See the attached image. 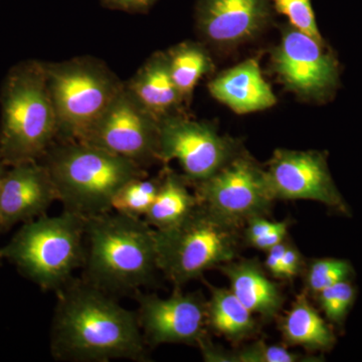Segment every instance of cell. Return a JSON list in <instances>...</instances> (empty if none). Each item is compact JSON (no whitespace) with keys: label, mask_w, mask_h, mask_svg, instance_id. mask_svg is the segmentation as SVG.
I'll use <instances>...</instances> for the list:
<instances>
[{"label":"cell","mask_w":362,"mask_h":362,"mask_svg":"<svg viewBox=\"0 0 362 362\" xmlns=\"http://www.w3.org/2000/svg\"><path fill=\"white\" fill-rule=\"evenodd\" d=\"M57 294L51 351L57 361H146L147 344L136 312L81 279H71Z\"/></svg>","instance_id":"cell-1"},{"label":"cell","mask_w":362,"mask_h":362,"mask_svg":"<svg viewBox=\"0 0 362 362\" xmlns=\"http://www.w3.org/2000/svg\"><path fill=\"white\" fill-rule=\"evenodd\" d=\"M83 280L108 294L134 293L156 278V230L111 211L87 218Z\"/></svg>","instance_id":"cell-2"},{"label":"cell","mask_w":362,"mask_h":362,"mask_svg":"<svg viewBox=\"0 0 362 362\" xmlns=\"http://www.w3.org/2000/svg\"><path fill=\"white\" fill-rule=\"evenodd\" d=\"M0 162L40 161L58 136L45 64L26 61L7 74L0 92Z\"/></svg>","instance_id":"cell-3"},{"label":"cell","mask_w":362,"mask_h":362,"mask_svg":"<svg viewBox=\"0 0 362 362\" xmlns=\"http://www.w3.org/2000/svg\"><path fill=\"white\" fill-rule=\"evenodd\" d=\"M40 160L54 181L64 211L85 218L111 211L118 190L145 175L134 161L78 141L52 144Z\"/></svg>","instance_id":"cell-4"},{"label":"cell","mask_w":362,"mask_h":362,"mask_svg":"<svg viewBox=\"0 0 362 362\" xmlns=\"http://www.w3.org/2000/svg\"><path fill=\"white\" fill-rule=\"evenodd\" d=\"M86 221L68 211L44 214L23 223L0 252L40 289L58 292L84 266Z\"/></svg>","instance_id":"cell-5"},{"label":"cell","mask_w":362,"mask_h":362,"mask_svg":"<svg viewBox=\"0 0 362 362\" xmlns=\"http://www.w3.org/2000/svg\"><path fill=\"white\" fill-rule=\"evenodd\" d=\"M156 243L158 271L180 288L237 258L239 228L199 204L178 225L156 230Z\"/></svg>","instance_id":"cell-6"},{"label":"cell","mask_w":362,"mask_h":362,"mask_svg":"<svg viewBox=\"0 0 362 362\" xmlns=\"http://www.w3.org/2000/svg\"><path fill=\"white\" fill-rule=\"evenodd\" d=\"M47 85L64 141H81L123 86L104 66L88 59L45 64Z\"/></svg>","instance_id":"cell-7"},{"label":"cell","mask_w":362,"mask_h":362,"mask_svg":"<svg viewBox=\"0 0 362 362\" xmlns=\"http://www.w3.org/2000/svg\"><path fill=\"white\" fill-rule=\"evenodd\" d=\"M195 185L202 206L239 228L255 216H266L275 202L267 185L265 169L246 156H235L218 173Z\"/></svg>","instance_id":"cell-8"},{"label":"cell","mask_w":362,"mask_h":362,"mask_svg":"<svg viewBox=\"0 0 362 362\" xmlns=\"http://www.w3.org/2000/svg\"><path fill=\"white\" fill-rule=\"evenodd\" d=\"M159 121L122 88L81 141L130 159L140 166L158 160Z\"/></svg>","instance_id":"cell-9"},{"label":"cell","mask_w":362,"mask_h":362,"mask_svg":"<svg viewBox=\"0 0 362 362\" xmlns=\"http://www.w3.org/2000/svg\"><path fill=\"white\" fill-rule=\"evenodd\" d=\"M235 156V143L207 124L180 117L159 121L158 160L177 161L187 180H207Z\"/></svg>","instance_id":"cell-10"},{"label":"cell","mask_w":362,"mask_h":362,"mask_svg":"<svg viewBox=\"0 0 362 362\" xmlns=\"http://www.w3.org/2000/svg\"><path fill=\"white\" fill-rule=\"evenodd\" d=\"M265 175L275 201L317 202L344 216L350 214L323 152L276 150Z\"/></svg>","instance_id":"cell-11"},{"label":"cell","mask_w":362,"mask_h":362,"mask_svg":"<svg viewBox=\"0 0 362 362\" xmlns=\"http://www.w3.org/2000/svg\"><path fill=\"white\" fill-rule=\"evenodd\" d=\"M272 68L288 89L312 99L332 96L339 84V64L324 42L293 26L274 49Z\"/></svg>","instance_id":"cell-12"},{"label":"cell","mask_w":362,"mask_h":362,"mask_svg":"<svg viewBox=\"0 0 362 362\" xmlns=\"http://www.w3.org/2000/svg\"><path fill=\"white\" fill-rule=\"evenodd\" d=\"M138 323L147 346L168 343L197 345L207 334V301L201 292L182 293L180 288L168 298L134 292Z\"/></svg>","instance_id":"cell-13"},{"label":"cell","mask_w":362,"mask_h":362,"mask_svg":"<svg viewBox=\"0 0 362 362\" xmlns=\"http://www.w3.org/2000/svg\"><path fill=\"white\" fill-rule=\"evenodd\" d=\"M58 192L47 168L40 161L7 168L0 192V233L20 223L44 216Z\"/></svg>","instance_id":"cell-14"},{"label":"cell","mask_w":362,"mask_h":362,"mask_svg":"<svg viewBox=\"0 0 362 362\" xmlns=\"http://www.w3.org/2000/svg\"><path fill=\"white\" fill-rule=\"evenodd\" d=\"M269 14L268 0H199L197 23L214 44L233 45L256 35Z\"/></svg>","instance_id":"cell-15"},{"label":"cell","mask_w":362,"mask_h":362,"mask_svg":"<svg viewBox=\"0 0 362 362\" xmlns=\"http://www.w3.org/2000/svg\"><path fill=\"white\" fill-rule=\"evenodd\" d=\"M209 92L235 113L265 110L276 103V96L264 80L256 59H247L211 81Z\"/></svg>","instance_id":"cell-16"},{"label":"cell","mask_w":362,"mask_h":362,"mask_svg":"<svg viewBox=\"0 0 362 362\" xmlns=\"http://www.w3.org/2000/svg\"><path fill=\"white\" fill-rule=\"evenodd\" d=\"M220 269L230 282V291L254 315L266 320L278 316L284 304V296L280 286L267 277L259 261L233 259Z\"/></svg>","instance_id":"cell-17"},{"label":"cell","mask_w":362,"mask_h":362,"mask_svg":"<svg viewBox=\"0 0 362 362\" xmlns=\"http://www.w3.org/2000/svg\"><path fill=\"white\" fill-rule=\"evenodd\" d=\"M127 89L150 115L160 121L177 106L182 96L170 71L168 56L158 54L147 62L131 81Z\"/></svg>","instance_id":"cell-18"},{"label":"cell","mask_w":362,"mask_h":362,"mask_svg":"<svg viewBox=\"0 0 362 362\" xmlns=\"http://www.w3.org/2000/svg\"><path fill=\"white\" fill-rule=\"evenodd\" d=\"M281 333L288 344L312 351H328L337 344L329 324L312 306L306 293L298 295L291 309L283 317Z\"/></svg>","instance_id":"cell-19"},{"label":"cell","mask_w":362,"mask_h":362,"mask_svg":"<svg viewBox=\"0 0 362 362\" xmlns=\"http://www.w3.org/2000/svg\"><path fill=\"white\" fill-rule=\"evenodd\" d=\"M185 180L171 171L161 178L156 201L143 218L154 230L178 225L199 206L197 195L190 194Z\"/></svg>","instance_id":"cell-20"},{"label":"cell","mask_w":362,"mask_h":362,"mask_svg":"<svg viewBox=\"0 0 362 362\" xmlns=\"http://www.w3.org/2000/svg\"><path fill=\"white\" fill-rule=\"evenodd\" d=\"M211 290L207 301V327L230 341L251 337L256 330L254 314L230 288L211 287Z\"/></svg>","instance_id":"cell-21"},{"label":"cell","mask_w":362,"mask_h":362,"mask_svg":"<svg viewBox=\"0 0 362 362\" xmlns=\"http://www.w3.org/2000/svg\"><path fill=\"white\" fill-rule=\"evenodd\" d=\"M201 354L207 362H305L317 361L315 356L290 351L281 345L259 341L238 350H226L207 340L201 346Z\"/></svg>","instance_id":"cell-22"},{"label":"cell","mask_w":362,"mask_h":362,"mask_svg":"<svg viewBox=\"0 0 362 362\" xmlns=\"http://www.w3.org/2000/svg\"><path fill=\"white\" fill-rule=\"evenodd\" d=\"M168 59L171 77L182 97L190 94L201 78L213 68L211 59L199 45H181Z\"/></svg>","instance_id":"cell-23"},{"label":"cell","mask_w":362,"mask_h":362,"mask_svg":"<svg viewBox=\"0 0 362 362\" xmlns=\"http://www.w3.org/2000/svg\"><path fill=\"white\" fill-rule=\"evenodd\" d=\"M160 182L161 178H146L145 175L128 181L114 197L111 211L133 218H144L156 201Z\"/></svg>","instance_id":"cell-24"},{"label":"cell","mask_w":362,"mask_h":362,"mask_svg":"<svg viewBox=\"0 0 362 362\" xmlns=\"http://www.w3.org/2000/svg\"><path fill=\"white\" fill-rule=\"evenodd\" d=\"M356 277V271L349 259L322 258L312 259L307 267L305 284L307 291L314 296L326 288L352 281Z\"/></svg>","instance_id":"cell-25"},{"label":"cell","mask_w":362,"mask_h":362,"mask_svg":"<svg viewBox=\"0 0 362 362\" xmlns=\"http://www.w3.org/2000/svg\"><path fill=\"white\" fill-rule=\"evenodd\" d=\"M356 296V289L352 281L337 283L315 295L326 319L339 328L344 325Z\"/></svg>","instance_id":"cell-26"},{"label":"cell","mask_w":362,"mask_h":362,"mask_svg":"<svg viewBox=\"0 0 362 362\" xmlns=\"http://www.w3.org/2000/svg\"><path fill=\"white\" fill-rule=\"evenodd\" d=\"M273 1L279 13L287 16L293 28L323 42L317 25L315 14L312 8L311 0H273Z\"/></svg>","instance_id":"cell-27"},{"label":"cell","mask_w":362,"mask_h":362,"mask_svg":"<svg viewBox=\"0 0 362 362\" xmlns=\"http://www.w3.org/2000/svg\"><path fill=\"white\" fill-rule=\"evenodd\" d=\"M245 239L251 246L252 242L285 226H290L289 221H271L265 216H255L245 223Z\"/></svg>","instance_id":"cell-28"},{"label":"cell","mask_w":362,"mask_h":362,"mask_svg":"<svg viewBox=\"0 0 362 362\" xmlns=\"http://www.w3.org/2000/svg\"><path fill=\"white\" fill-rule=\"evenodd\" d=\"M303 257L294 245L288 242L282 262H281L280 279H293L303 270Z\"/></svg>","instance_id":"cell-29"},{"label":"cell","mask_w":362,"mask_h":362,"mask_svg":"<svg viewBox=\"0 0 362 362\" xmlns=\"http://www.w3.org/2000/svg\"><path fill=\"white\" fill-rule=\"evenodd\" d=\"M156 0H101L104 6L126 13H144Z\"/></svg>","instance_id":"cell-30"},{"label":"cell","mask_w":362,"mask_h":362,"mask_svg":"<svg viewBox=\"0 0 362 362\" xmlns=\"http://www.w3.org/2000/svg\"><path fill=\"white\" fill-rule=\"evenodd\" d=\"M288 242H289V240L287 239L284 240V242L272 247L271 249L267 251L268 256H267L265 261V267L267 271H268L273 277L280 279L281 262H282L283 256H284Z\"/></svg>","instance_id":"cell-31"},{"label":"cell","mask_w":362,"mask_h":362,"mask_svg":"<svg viewBox=\"0 0 362 362\" xmlns=\"http://www.w3.org/2000/svg\"><path fill=\"white\" fill-rule=\"evenodd\" d=\"M7 168H7L6 165H4V163L0 162V192H1L2 180H4V175H6Z\"/></svg>","instance_id":"cell-32"},{"label":"cell","mask_w":362,"mask_h":362,"mask_svg":"<svg viewBox=\"0 0 362 362\" xmlns=\"http://www.w3.org/2000/svg\"><path fill=\"white\" fill-rule=\"evenodd\" d=\"M4 256H2L1 252H0V267L2 265V262H4Z\"/></svg>","instance_id":"cell-33"}]
</instances>
